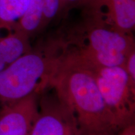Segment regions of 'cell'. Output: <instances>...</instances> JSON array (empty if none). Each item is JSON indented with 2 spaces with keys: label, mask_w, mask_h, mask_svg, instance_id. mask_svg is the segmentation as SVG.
<instances>
[{
  "label": "cell",
  "mask_w": 135,
  "mask_h": 135,
  "mask_svg": "<svg viewBox=\"0 0 135 135\" xmlns=\"http://www.w3.org/2000/svg\"><path fill=\"white\" fill-rule=\"evenodd\" d=\"M50 86L73 116L78 135H118L121 131L91 71L72 51L62 53Z\"/></svg>",
  "instance_id": "6da1fadb"
},
{
  "label": "cell",
  "mask_w": 135,
  "mask_h": 135,
  "mask_svg": "<svg viewBox=\"0 0 135 135\" xmlns=\"http://www.w3.org/2000/svg\"><path fill=\"white\" fill-rule=\"evenodd\" d=\"M62 54V53H61ZM61 55L30 50L0 71V102H17L33 93L39 94L55 76Z\"/></svg>",
  "instance_id": "7a4b0ae2"
},
{
  "label": "cell",
  "mask_w": 135,
  "mask_h": 135,
  "mask_svg": "<svg viewBox=\"0 0 135 135\" xmlns=\"http://www.w3.org/2000/svg\"><path fill=\"white\" fill-rule=\"evenodd\" d=\"M85 28L87 43L72 51L84 63L97 66H124L128 55L135 50L132 35L113 29L101 20L98 13Z\"/></svg>",
  "instance_id": "3957f363"
},
{
  "label": "cell",
  "mask_w": 135,
  "mask_h": 135,
  "mask_svg": "<svg viewBox=\"0 0 135 135\" xmlns=\"http://www.w3.org/2000/svg\"><path fill=\"white\" fill-rule=\"evenodd\" d=\"M83 63L93 74L99 92L119 129L134 124L135 86L124 66L104 67Z\"/></svg>",
  "instance_id": "277c9868"
},
{
  "label": "cell",
  "mask_w": 135,
  "mask_h": 135,
  "mask_svg": "<svg viewBox=\"0 0 135 135\" xmlns=\"http://www.w3.org/2000/svg\"><path fill=\"white\" fill-rule=\"evenodd\" d=\"M28 135H78L73 116L55 92L40 100Z\"/></svg>",
  "instance_id": "5b68a950"
},
{
  "label": "cell",
  "mask_w": 135,
  "mask_h": 135,
  "mask_svg": "<svg viewBox=\"0 0 135 135\" xmlns=\"http://www.w3.org/2000/svg\"><path fill=\"white\" fill-rule=\"evenodd\" d=\"M38 94L0 108V135H28L38 113Z\"/></svg>",
  "instance_id": "8992f818"
},
{
  "label": "cell",
  "mask_w": 135,
  "mask_h": 135,
  "mask_svg": "<svg viewBox=\"0 0 135 135\" xmlns=\"http://www.w3.org/2000/svg\"><path fill=\"white\" fill-rule=\"evenodd\" d=\"M84 3L94 12L105 7L107 25L121 33L132 35L135 27V0H86Z\"/></svg>",
  "instance_id": "52a82bcc"
},
{
  "label": "cell",
  "mask_w": 135,
  "mask_h": 135,
  "mask_svg": "<svg viewBox=\"0 0 135 135\" xmlns=\"http://www.w3.org/2000/svg\"><path fill=\"white\" fill-rule=\"evenodd\" d=\"M29 38L16 31H9L6 36L0 37V71L31 50Z\"/></svg>",
  "instance_id": "ba28073f"
},
{
  "label": "cell",
  "mask_w": 135,
  "mask_h": 135,
  "mask_svg": "<svg viewBox=\"0 0 135 135\" xmlns=\"http://www.w3.org/2000/svg\"><path fill=\"white\" fill-rule=\"evenodd\" d=\"M32 0H0V30L11 31Z\"/></svg>",
  "instance_id": "9c48e42d"
},
{
  "label": "cell",
  "mask_w": 135,
  "mask_h": 135,
  "mask_svg": "<svg viewBox=\"0 0 135 135\" xmlns=\"http://www.w3.org/2000/svg\"><path fill=\"white\" fill-rule=\"evenodd\" d=\"M60 0H43L42 29L46 26L60 12Z\"/></svg>",
  "instance_id": "30bf717a"
},
{
  "label": "cell",
  "mask_w": 135,
  "mask_h": 135,
  "mask_svg": "<svg viewBox=\"0 0 135 135\" xmlns=\"http://www.w3.org/2000/svg\"><path fill=\"white\" fill-rule=\"evenodd\" d=\"M124 67L129 75L131 84L135 86V50L128 55Z\"/></svg>",
  "instance_id": "8fae6325"
},
{
  "label": "cell",
  "mask_w": 135,
  "mask_h": 135,
  "mask_svg": "<svg viewBox=\"0 0 135 135\" xmlns=\"http://www.w3.org/2000/svg\"><path fill=\"white\" fill-rule=\"evenodd\" d=\"M85 1L86 0H60V12H62L63 10L68 11L70 8L73 7L75 5L84 3Z\"/></svg>",
  "instance_id": "7c38bea8"
},
{
  "label": "cell",
  "mask_w": 135,
  "mask_h": 135,
  "mask_svg": "<svg viewBox=\"0 0 135 135\" xmlns=\"http://www.w3.org/2000/svg\"><path fill=\"white\" fill-rule=\"evenodd\" d=\"M118 135H135V124H133L124 128Z\"/></svg>",
  "instance_id": "4fadbf2b"
}]
</instances>
